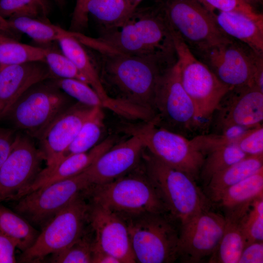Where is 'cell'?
I'll return each mask as SVG.
<instances>
[{
  "mask_svg": "<svg viewBox=\"0 0 263 263\" xmlns=\"http://www.w3.org/2000/svg\"><path fill=\"white\" fill-rule=\"evenodd\" d=\"M83 45L98 54L102 83L105 82L122 99L152 112L162 74L175 63L154 57L129 55L110 49L94 38L83 36Z\"/></svg>",
  "mask_w": 263,
  "mask_h": 263,
  "instance_id": "obj_1",
  "label": "cell"
},
{
  "mask_svg": "<svg viewBox=\"0 0 263 263\" xmlns=\"http://www.w3.org/2000/svg\"><path fill=\"white\" fill-rule=\"evenodd\" d=\"M102 45L121 53L158 57L176 62L170 27L163 4L137 8L116 26L102 29L95 38Z\"/></svg>",
  "mask_w": 263,
  "mask_h": 263,
  "instance_id": "obj_2",
  "label": "cell"
},
{
  "mask_svg": "<svg viewBox=\"0 0 263 263\" xmlns=\"http://www.w3.org/2000/svg\"><path fill=\"white\" fill-rule=\"evenodd\" d=\"M86 194L123 220L149 213L169 212L144 169H135L110 182L92 185Z\"/></svg>",
  "mask_w": 263,
  "mask_h": 263,
  "instance_id": "obj_3",
  "label": "cell"
},
{
  "mask_svg": "<svg viewBox=\"0 0 263 263\" xmlns=\"http://www.w3.org/2000/svg\"><path fill=\"white\" fill-rule=\"evenodd\" d=\"M144 169L169 213L181 225L212 206L196 180L169 166L148 151L143 152Z\"/></svg>",
  "mask_w": 263,
  "mask_h": 263,
  "instance_id": "obj_4",
  "label": "cell"
},
{
  "mask_svg": "<svg viewBox=\"0 0 263 263\" xmlns=\"http://www.w3.org/2000/svg\"><path fill=\"white\" fill-rule=\"evenodd\" d=\"M136 263H171L179 259L181 224L169 212L124 220Z\"/></svg>",
  "mask_w": 263,
  "mask_h": 263,
  "instance_id": "obj_5",
  "label": "cell"
},
{
  "mask_svg": "<svg viewBox=\"0 0 263 263\" xmlns=\"http://www.w3.org/2000/svg\"><path fill=\"white\" fill-rule=\"evenodd\" d=\"M170 30L182 85L194 104L201 130L206 131L219 103L231 88L222 82L179 35Z\"/></svg>",
  "mask_w": 263,
  "mask_h": 263,
  "instance_id": "obj_6",
  "label": "cell"
},
{
  "mask_svg": "<svg viewBox=\"0 0 263 263\" xmlns=\"http://www.w3.org/2000/svg\"><path fill=\"white\" fill-rule=\"evenodd\" d=\"M52 78L30 87L3 117H7L16 129L32 138L38 139L57 116L72 105V97L60 89Z\"/></svg>",
  "mask_w": 263,
  "mask_h": 263,
  "instance_id": "obj_7",
  "label": "cell"
},
{
  "mask_svg": "<svg viewBox=\"0 0 263 263\" xmlns=\"http://www.w3.org/2000/svg\"><path fill=\"white\" fill-rule=\"evenodd\" d=\"M90 201L86 191L56 213L43 227L34 243L23 251L22 262H38L50 254L62 251L89 229Z\"/></svg>",
  "mask_w": 263,
  "mask_h": 263,
  "instance_id": "obj_8",
  "label": "cell"
},
{
  "mask_svg": "<svg viewBox=\"0 0 263 263\" xmlns=\"http://www.w3.org/2000/svg\"><path fill=\"white\" fill-rule=\"evenodd\" d=\"M124 131L138 137L148 151L162 162L195 180L199 178L205 155L193 147L190 139L157 125L154 119L128 126Z\"/></svg>",
  "mask_w": 263,
  "mask_h": 263,
  "instance_id": "obj_9",
  "label": "cell"
},
{
  "mask_svg": "<svg viewBox=\"0 0 263 263\" xmlns=\"http://www.w3.org/2000/svg\"><path fill=\"white\" fill-rule=\"evenodd\" d=\"M155 123L186 137L200 131L193 102L183 87L176 62L162 74L154 98Z\"/></svg>",
  "mask_w": 263,
  "mask_h": 263,
  "instance_id": "obj_10",
  "label": "cell"
},
{
  "mask_svg": "<svg viewBox=\"0 0 263 263\" xmlns=\"http://www.w3.org/2000/svg\"><path fill=\"white\" fill-rule=\"evenodd\" d=\"M163 6L170 27L191 52L231 38L219 27L212 12L198 0H168Z\"/></svg>",
  "mask_w": 263,
  "mask_h": 263,
  "instance_id": "obj_11",
  "label": "cell"
},
{
  "mask_svg": "<svg viewBox=\"0 0 263 263\" xmlns=\"http://www.w3.org/2000/svg\"><path fill=\"white\" fill-rule=\"evenodd\" d=\"M192 53L230 88L253 85L255 69L263 54L233 38Z\"/></svg>",
  "mask_w": 263,
  "mask_h": 263,
  "instance_id": "obj_12",
  "label": "cell"
},
{
  "mask_svg": "<svg viewBox=\"0 0 263 263\" xmlns=\"http://www.w3.org/2000/svg\"><path fill=\"white\" fill-rule=\"evenodd\" d=\"M92 186L82 172L30 192L18 200L16 212L34 224L43 226L75 198Z\"/></svg>",
  "mask_w": 263,
  "mask_h": 263,
  "instance_id": "obj_13",
  "label": "cell"
},
{
  "mask_svg": "<svg viewBox=\"0 0 263 263\" xmlns=\"http://www.w3.org/2000/svg\"><path fill=\"white\" fill-rule=\"evenodd\" d=\"M32 138L17 133L12 150L0 169V203L19 199L41 170L43 156Z\"/></svg>",
  "mask_w": 263,
  "mask_h": 263,
  "instance_id": "obj_14",
  "label": "cell"
},
{
  "mask_svg": "<svg viewBox=\"0 0 263 263\" xmlns=\"http://www.w3.org/2000/svg\"><path fill=\"white\" fill-rule=\"evenodd\" d=\"M263 92L253 85L241 86L231 88L224 95L209 129L219 133L235 126L252 128L263 124Z\"/></svg>",
  "mask_w": 263,
  "mask_h": 263,
  "instance_id": "obj_15",
  "label": "cell"
},
{
  "mask_svg": "<svg viewBox=\"0 0 263 263\" xmlns=\"http://www.w3.org/2000/svg\"><path fill=\"white\" fill-rule=\"evenodd\" d=\"M224 215L211 208L194 215L181 225L179 259L185 263H199L210 257L222 237Z\"/></svg>",
  "mask_w": 263,
  "mask_h": 263,
  "instance_id": "obj_16",
  "label": "cell"
},
{
  "mask_svg": "<svg viewBox=\"0 0 263 263\" xmlns=\"http://www.w3.org/2000/svg\"><path fill=\"white\" fill-rule=\"evenodd\" d=\"M89 201L94 247L113 256L121 263H136L126 222L109 209Z\"/></svg>",
  "mask_w": 263,
  "mask_h": 263,
  "instance_id": "obj_17",
  "label": "cell"
},
{
  "mask_svg": "<svg viewBox=\"0 0 263 263\" xmlns=\"http://www.w3.org/2000/svg\"><path fill=\"white\" fill-rule=\"evenodd\" d=\"M94 107L78 102L57 116L37 139L46 167L55 165L62 158Z\"/></svg>",
  "mask_w": 263,
  "mask_h": 263,
  "instance_id": "obj_18",
  "label": "cell"
},
{
  "mask_svg": "<svg viewBox=\"0 0 263 263\" xmlns=\"http://www.w3.org/2000/svg\"><path fill=\"white\" fill-rule=\"evenodd\" d=\"M145 149L142 141L131 135L103 153L83 172L92 185L110 182L135 169Z\"/></svg>",
  "mask_w": 263,
  "mask_h": 263,
  "instance_id": "obj_19",
  "label": "cell"
},
{
  "mask_svg": "<svg viewBox=\"0 0 263 263\" xmlns=\"http://www.w3.org/2000/svg\"><path fill=\"white\" fill-rule=\"evenodd\" d=\"M54 78L45 62L32 61L0 65V119L27 90L45 79Z\"/></svg>",
  "mask_w": 263,
  "mask_h": 263,
  "instance_id": "obj_20",
  "label": "cell"
},
{
  "mask_svg": "<svg viewBox=\"0 0 263 263\" xmlns=\"http://www.w3.org/2000/svg\"><path fill=\"white\" fill-rule=\"evenodd\" d=\"M113 142V138L109 137L88 151L70 155L53 167H46L40 171L21 197L39 188L81 173L112 147Z\"/></svg>",
  "mask_w": 263,
  "mask_h": 263,
  "instance_id": "obj_21",
  "label": "cell"
},
{
  "mask_svg": "<svg viewBox=\"0 0 263 263\" xmlns=\"http://www.w3.org/2000/svg\"><path fill=\"white\" fill-rule=\"evenodd\" d=\"M252 201L224 209L225 224L223 234L217 249L210 257L209 263H238L246 244L244 220Z\"/></svg>",
  "mask_w": 263,
  "mask_h": 263,
  "instance_id": "obj_22",
  "label": "cell"
},
{
  "mask_svg": "<svg viewBox=\"0 0 263 263\" xmlns=\"http://www.w3.org/2000/svg\"><path fill=\"white\" fill-rule=\"evenodd\" d=\"M221 29L228 36L263 54V19H255L235 12H212Z\"/></svg>",
  "mask_w": 263,
  "mask_h": 263,
  "instance_id": "obj_23",
  "label": "cell"
},
{
  "mask_svg": "<svg viewBox=\"0 0 263 263\" xmlns=\"http://www.w3.org/2000/svg\"><path fill=\"white\" fill-rule=\"evenodd\" d=\"M263 169V155L247 156L217 173L205 186L204 192L211 202L227 188Z\"/></svg>",
  "mask_w": 263,
  "mask_h": 263,
  "instance_id": "obj_24",
  "label": "cell"
},
{
  "mask_svg": "<svg viewBox=\"0 0 263 263\" xmlns=\"http://www.w3.org/2000/svg\"><path fill=\"white\" fill-rule=\"evenodd\" d=\"M261 196H263V169L225 189L213 198L211 203L224 210Z\"/></svg>",
  "mask_w": 263,
  "mask_h": 263,
  "instance_id": "obj_25",
  "label": "cell"
},
{
  "mask_svg": "<svg viewBox=\"0 0 263 263\" xmlns=\"http://www.w3.org/2000/svg\"><path fill=\"white\" fill-rule=\"evenodd\" d=\"M13 29L27 35L36 42L47 44L70 36V31L49 21L28 17H17L5 19L3 30Z\"/></svg>",
  "mask_w": 263,
  "mask_h": 263,
  "instance_id": "obj_26",
  "label": "cell"
},
{
  "mask_svg": "<svg viewBox=\"0 0 263 263\" xmlns=\"http://www.w3.org/2000/svg\"><path fill=\"white\" fill-rule=\"evenodd\" d=\"M0 231L12 239L22 252L32 245L39 234L26 219L1 205Z\"/></svg>",
  "mask_w": 263,
  "mask_h": 263,
  "instance_id": "obj_27",
  "label": "cell"
},
{
  "mask_svg": "<svg viewBox=\"0 0 263 263\" xmlns=\"http://www.w3.org/2000/svg\"><path fill=\"white\" fill-rule=\"evenodd\" d=\"M87 14L92 15L102 29L117 26L125 20L133 11L125 0H88Z\"/></svg>",
  "mask_w": 263,
  "mask_h": 263,
  "instance_id": "obj_28",
  "label": "cell"
},
{
  "mask_svg": "<svg viewBox=\"0 0 263 263\" xmlns=\"http://www.w3.org/2000/svg\"><path fill=\"white\" fill-rule=\"evenodd\" d=\"M104 117L102 108L94 107L61 159L70 155L88 151L95 146L103 128Z\"/></svg>",
  "mask_w": 263,
  "mask_h": 263,
  "instance_id": "obj_29",
  "label": "cell"
},
{
  "mask_svg": "<svg viewBox=\"0 0 263 263\" xmlns=\"http://www.w3.org/2000/svg\"><path fill=\"white\" fill-rule=\"evenodd\" d=\"M45 61L44 47L20 43L0 34V65L19 64Z\"/></svg>",
  "mask_w": 263,
  "mask_h": 263,
  "instance_id": "obj_30",
  "label": "cell"
},
{
  "mask_svg": "<svg viewBox=\"0 0 263 263\" xmlns=\"http://www.w3.org/2000/svg\"><path fill=\"white\" fill-rule=\"evenodd\" d=\"M246 156L236 144L213 150L205 155L199 178L205 186L215 174Z\"/></svg>",
  "mask_w": 263,
  "mask_h": 263,
  "instance_id": "obj_31",
  "label": "cell"
},
{
  "mask_svg": "<svg viewBox=\"0 0 263 263\" xmlns=\"http://www.w3.org/2000/svg\"><path fill=\"white\" fill-rule=\"evenodd\" d=\"M50 12L48 0H0V18L4 19L28 17L48 21Z\"/></svg>",
  "mask_w": 263,
  "mask_h": 263,
  "instance_id": "obj_32",
  "label": "cell"
},
{
  "mask_svg": "<svg viewBox=\"0 0 263 263\" xmlns=\"http://www.w3.org/2000/svg\"><path fill=\"white\" fill-rule=\"evenodd\" d=\"M250 129L251 128L235 126L219 133H202L193 136L190 140L193 147L205 156L213 150L236 144L238 139Z\"/></svg>",
  "mask_w": 263,
  "mask_h": 263,
  "instance_id": "obj_33",
  "label": "cell"
},
{
  "mask_svg": "<svg viewBox=\"0 0 263 263\" xmlns=\"http://www.w3.org/2000/svg\"><path fill=\"white\" fill-rule=\"evenodd\" d=\"M94 244V235L90 227L86 233L72 245L53 254L51 261L56 263H92Z\"/></svg>",
  "mask_w": 263,
  "mask_h": 263,
  "instance_id": "obj_34",
  "label": "cell"
},
{
  "mask_svg": "<svg viewBox=\"0 0 263 263\" xmlns=\"http://www.w3.org/2000/svg\"><path fill=\"white\" fill-rule=\"evenodd\" d=\"M52 79L60 89L78 102L90 107L105 108L102 100L88 84L74 78Z\"/></svg>",
  "mask_w": 263,
  "mask_h": 263,
  "instance_id": "obj_35",
  "label": "cell"
},
{
  "mask_svg": "<svg viewBox=\"0 0 263 263\" xmlns=\"http://www.w3.org/2000/svg\"><path fill=\"white\" fill-rule=\"evenodd\" d=\"M44 49L45 61L54 78H74L88 84L86 78L61 51L50 47Z\"/></svg>",
  "mask_w": 263,
  "mask_h": 263,
  "instance_id": "obj_36",
  "label": "cell"
},
{
  "mask_svg": "<svg viewBox=\"0 0 263 263\" xmlns=\"http://www.w3.org/2000/svg\"><path fill=\"white\" fill-rule=\"evenodd\" d=\"M246 245L263 241V196L254 199L251 204L243 222Z\"/></svg>",
  "mask_w": 263,
  "mask_h": 263,
  "instance_id": "obj_37",
  "label": "cell"
},
{
  "mask_svg": "<svg viewBox=\"0 0 263 263\" xmlns=\"http://www.w3.org/2000/svg\"><path fill=\"white\" fill-rule=\"evenodd\" d=\"M210 12H235L255 19H263V15L243 0H198Z\"/></svg>",
  "mask_w": 263,
  "mask_h": 263,
  "instance_id": "obj_38",
  "label": "cell"
},
{
  "mask_svg": "<svg viewBox=\"0 0 263 263\" xmlns=\"http://www.w3.org/2000/svg\"><path fill=\"white\" fill-rule=\"evenodd\" d=\"M247 156L263 155V125L251 128L245 132L236 143Z\"/></svg>",
  "mask_w": 263,
  "mask_h": 263,
  "instance_id": "obj_39",
  "label": "cell"
},
{
  "mask_svg": "<svg viewBox=\"0 0 263 263\" xmlns=\"http://www.w3.org/2000/svg\"><path fill=\"white\" fill-rule=\"evenodd\" d=\"M88 0H76L72 14L69 31L81 33L88 25V15L86 11Z\"/></svg>",
  "mask_w": 263,
  "mask_h": 263,
  "instance_id": "obj_40",
  "label": "cell"
},
{
  "mask_svg": "<svg viewBox=\"0 0 263 263\" xmlns=\"http://www.w3.org/2000/svg\"><path fill=\"white\" fill-rule=\"evenodd\" d=\"M263 241L255 242L244 248L238 263H263Z\"/></svg>",
  "mask_w": 263,
  "mask_h": 263,
  "instance_id": "obj_41",
  "label": "cell"
},
{
  "mask_svg": "<svg viewBox=\"0 0 263 263\" xmlns=\"http://www.w3.org/2000/svg\"><path fill=\"white\" fill-rule=\"evenodd\" d=\"M17 134L13 129L0 128V169L12 150Z\"/></svg>",
  "mask_w": 263,
  "mask_h": 263,
  "instance_id": "obj_42",
  "label": "cell"
},
{
  "mask_svg": "<svg viewBox=\"0 0 263 263\" xmlns=\"http://www.w3.org/2000/svg\"><path fill=\"white\" fill-rule=\"evenodd\" d=\"M17 248L15 242L0 231V263H16L15 251Z\"/></svg>",
  "mask_w": 263,
  "mask_h": 263,
  "instance_id": "obj_43",
  "label": "cell"
},
{
  "mask_svg": "<svg viewBox=\"0 0 263 263\" xmlns=\"http://www.w3.org/2000/svg\"><path fill=\"white\" fill-rule=\"evenodd\" d=\"M92 263H121L113 256L94 247Z\"/></svg>",
  "mask_w": 263,
  "mask_h": 263,
  "instance_id": "obj_44",
  "label": "cell"
},
{
  "mask_svg": "<svg viewBox=\"0 0 263 263\" xmlns=\"http://www.w3.org/2000/svg\"><path fill=\"white\" fill-rule=\"evenodd\" d=\"M244 2L256 9L263 4V0H243Z\"/></svg>",
  "mask_w": 263,
  "mask_h": 263,
  "instance_id": "obj_45",
  "label": "cell"
},
{
  "mask_svg": "<svg viewBox=\"0 0 263 263\" xmlns=\"http://www.w3.org/2000/svg\"><path fill=\"white\" fill-rule=\"evenodd\" d=\"M131 9L133 11L143 0H125Z\"/></svg>",
  "mask_w": 263,
  "mask_h": 263,
  "instance_id": "obj_46",
  "label": "cell"
},
{
  "mask_svg": "<svg viewBox=\"0 0 263 263\" xmlns=\"http://www.w3.org/2000/svg\"><path fill=\"white\" fill-rule=\"evenodd\" d=\"M54 0L60 8H62L65 6L66 0Z\"/></svg>",
  "mask_w": 263,
  "mask_h": 263,
  "instance_id": "obj_47",
  "label": "cell"
}]
</instances>
